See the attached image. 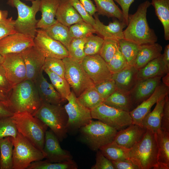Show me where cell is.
Masks as SVG:
<instances>
[{"instance_id": "be15d7a7", "label": "cell", "mask_w": 169, "mask_h": 169, "mask_svg": "<svg viewBox=\"0 0 169 169\" xmlns=\"http://www.w3.org/2000/svg\"><path fill=\"white\" fill-rule=\"evenodd\" d=\"M4 60L3 56L0 55V64H2Z\"/></svg>"}, {"instance_id": "83f0119b", "label": "cell", "mask_w": 169, "mask_h": 169, "mask_svg": "<svg viewBox=\"0 0 169 169\" xmlns=\"http://www.w3.org/2000/svg\"><path fill=\"white\" fill-rule=\"evenodd\" d=\"M162 50L161 46L157 43L141 45L133 66L139 70L159 56Z\"/></svg>"}, {"instance_id": "e0dca14e", "label": "cell", "mask_w": 169, "mask_h": 169, "mask_svg": "<svg viewBox=\"0 0 169 169\" xmlns=\"http://www.w3.org/2000/svg\"><path fill=\"white\" fill-rule=\"evenodd\" d=\"M169 87L161 82L150 97L129 112L132 124L140 125L143 119L150 111L152 107L160 99L169 94Z\"/></svg>"}, {"instance_id": "ffe728a7", "label": "cell", "mask_w": 169, "mask_h": 169, "mask_svg": "<svg viewBox=\"0 0 169 169\" xmlns=\"http://www.w3.org/2000/svg\"><path fill=\"white\" fill-rule=\"evenodd\" d=\"M43 69L34 82L40 98L43 103L61 105L66 100L62 98L51 84L49 83L43 74Z\"/></svg>"}, {"instance_id": "8992f818", "label": "cell", "mask_w": 169, "mask_h": 169, "mask_svg": "<svg viewBox=\"0 0 169 169\" xmlns=\"http://www.w3.org/2000/svg\"><path fill=\"white\" fill-rule=\"evenodd\" d=\"M79 130L81 141L95 151L113 141L118 131L99 120H93Z\"/></svg>"}, {"instance_id": "cb8c5ba5", "label": "cell", "mask_w": 169, "mask_h": 169, "mask_svg": "<svg viewBox=\"0 0 169 169\" xmlns=\"http://www.w3.org/2000/svg\"><path fill=\"white\" fill-rule=\"evenodd\" d=\"M60 0H40L39 11L42 15L37 28L45 29L57 22L55 18Z\"/></svg>"}, {"instance_id": "44dd1931", "label": "cell", "mask_w": 169, "mask_h": 169, "mask_svg": "<svg viewBox=\"0 0 169 169\" xmlns=\"http://www.w3.org/2000/svg\"><path fill=\"white\" fill-rule=\"evenodd\" d=\"M146 130V129L139 125L132 124L127 128L117 131L114 141L129 149L141 139Z\"/></svg>"}, {"instance_id": "f1b7e54d", "label": "cell", "mask_w": 169, "mask_h": 169, "mask_svg": "<svg viewBox=\"0 0 169 169\" xmlns=\"http://www.w3.org/2000/svg\"><path fill=\"white\" fill-rule=\"evenodd\" d=\"M165 96L160 99L156 103L153 111L149 112L145 116L141 122V126L154 133H156L159 130L161 129V119Z\"/></svg>"}, {"instance_id": "f35d334b", "label": "cell", "mask_w": 169, "mask_h": 169, "mask_svg": "<svg viewBox=\"0 0 169 169\" xmlns=\"http://www.w3.org/2000/svg\"><path fill=\"white\" fill-rule=\"evenodd\" d=\"M118 42L120 51L128 64L133 66L141 45L124 38L120 39Z\"/></svg>"}, {"instance_id": "91938a15", "label": "cell", "mask_w": 169, "mask_h": 169, "mask_svg": "<svg viewBox=\"0 0 169 169\" xmlns=\"http://www.w3.org/2000/svg\"><path fill=\"white\" fill-rule=\"evenodd\" d=\"M162 83L166 86L169 87V72L162 77Z\"/></svg>"}, {"instance_id": "680465c9", "label": "cell", "mask_w": 169, "mask_h": 169, "mask_svg": "<svg viewBox=\"0 0 169 169\" xmlns=\"http://www.w3.org/2000/svg\"><path fill=\"white\" fill-rule=\"evenodd\" d=\"M162 54L164 62L167 71L169 72V44L166 46Z\"/></svg>"}, {"instance_id": "ee69618b", "label": "cell", "mask_w": 169, "mask_h": 169, "mask_svg": "<svg viewBox=\"0 0 169 169\" xmlns=\"http://www.w3.org/2000/svg\"><path fill=\"white\" fill-rule=\"evenodd\" d=\"M18 133L12 116L0 119V140L7 137L15 138Z\"/></svg>"}, {"instance_id": "4dcf8cb0", "label": "cell", "mask_w": 169, "mask_h": 169, "mask_svg": "<svg viewBox=\"0 0 169 169\" xmlns=\"http://www.w3.org/2000/svg\"><path fill=\"white\" fill-rule=\"evenodd\" d=\"M151 5L161 22L164 29L165 39H169V0H152Z\"/></svg>"}, {"instance_id": "e575fe53", "label": "cell", "mask_w": 169, "mask_h": 169, "mask_svg": "<svg viewBox=\"0 0 169 169\" xmlns=\"http://www.w3.org/2000/svg\"><path fill=\"white\" fill-rule=\"evenodd\" d=\"M129 150L119 145L113 141L101 147L99 150L106 157L112 161L129 158Z\"/></svg>"}, {"instance_id": "60d3db41", "label": "cell", "mask_w": 169, "mask_h": 169, "mask_svg": "<svg viewBox=\"0 0 169 169\" xmlns=\"http://www.w3.org/2000/svg\"><path fill=\"white\" fill-rule=\"evenodd\" d=\"M86 38H72L68 49L69 57L79 63L85 56L84 48Z\"/></svg>"}, {"instance_id": "7a4b0ae2", "label": "cell", "mask_w": 169, "mask_h": 169, "mask_svg": "<svg viewBox=\"0 0 169 169\" xmlns=\"http://www.w3.org/2000/svg\"><path fill=\"white\" fill-rule=\"evenodd\" d=\"M7 95L8 105L14 113L27 111L33 115L42 103L34 82L27 79L13 86Z\"/></svg>"}, {"instance_id": "484cf974", "label": "cell", "mask_w": 169, "mask_h": 169, "mask_svg": "<svg viewBox=\"0 0 169 169\" xmlns=\"http://www.w3.org/2000/svg\"><path fill=\"white\" fill-rule=\"evenodd\" d=\"M168 72L164 62L162 54H161L138 70L136 78L138 81L157 77H162Z\"/></svg>"}, {"instance_id": "f546056e", "label": "cell", "mask_w": 169, "mask_h": 169, "mask_svg": "<svg viewBox=\"0 0 169 169\" xmlns=\"http://www.w3.org/2000/svg\"><path fill=\"white\" fill-rule=\"evenodd\" d=\"M103 103L109 106L129 112L134 106L130 93L117 90L105 99Z\"/></svg>"}, {"instance_id": "6125c7cd", "label": "cell", "mask_w": 169, "mask_h": 169, "mask_svg": "<svg viewBox=\"0 0 169 169\" xmlns=\"http://www.w3.org/2000/svg\"><path fill=\"white\" fill-rule=\"evenodd\" d=\"M8 99L7 94L0 90V101L7 102Z\"/></svg>"}, {"instance_id": "d6986e66", "label": "cell", "mask_w": 169, "mask_h": 169, "mask_svg": "<svg viewBox=\"0 0 169 169\" xmlns=\"http://www.w3.org/2000/svg\"><path fill=\"white\" fill-rule=\"evenodd\" d=\"M162 77L137 81L130 92L134 106L136 107L150 97L161 83Z\"/></svg>"}, {"instance_id": "52a82bcc", "label": "cell", "mask_w": 169, "mask_h": 169, "mask_svg": "<svg viewBox=\"0 0 169 169\" xmlns=\"http://www.w3.org/2000/svg\"><path fill=\"white\" fill-rule=\"evenodd\" d=\"M32 5L29 6L20 0H12L8 4L15 8L18 17L15 20L14 27L16 32L30 36L34 38L37 29L38 20L36 15L39 11L40 0H33Z\"/></svg>"}, {"instance_id": "4fadbf2b", "label": "cell", "mask_w": 169, "mask_h": 169, "mask_svg": "<svg viewBox=\"0 0 169 169\" xmlns=\"http://www.w3.org/2000/svg\"><path fill=\"white\" fill-rule=\"evenodd\" d=\"M81 63L94 84L111 78L112 73L107 63L99 54L85 56Z\"/></svg>"}, {"instance_id": "603a6c76", "label": "cell", "mask_w": 169, "mask_h": 169, "mask_svg": "<svg viewBox=\"0 0 169 169\" xmlns=\"http://www.w3.org/2000/svg\"><path fill=\"white\" fill-rule=\"evenodd\" d=\"M138 70L133 66L128 65L122 70L112 74L111 79L114 81L117 90L130 93L137 81Z\"/></svg>"}, {"instance_id": "ac0fdd59", "label": "cell", "mask_w": 169, "mask_h": 169, "mask_svg": "<svg viewBox=\"0 0 169 169\" xmlns=\"http://www.w3.org/2000/svg\"><path fill=\"white\" fill-rule=\"evenodd\" d=\"M26 71V79L34 82L43 67L45 58L34 46L20 53Z\"/></svg>"}, {"instance_id": "ba28073f", "label": "cell", "mask_w": 169, "mask_h": 169, "mask_svg": "<svg viewBox=\"0 0 169 169\" xmlns=\"http://www.w3.org/2000/svg\"><path fill=\"white\" fill-rule=\"evenodd\" d=\"M11 139L14 147L13 169H27L32 162L44 158L43 152L19 132Z\"/></svg>"}, {"instance_id": "f6af8a7d", "label": "cell", "mask_w": 169, "mask_h": 169, "mask_svg": "<svg viewBox=\"0 0 169 169\" xmlns=\"http://www.w3.org/2000/svg\"><path fill=\"white\" fill-rule=\"evenodd\" d=\"M46 69L64 78L65 67L62 59L58 58H45L43 69Z\"/></svg>"}, {"instance_id": "7402d4cb", "label": "cell", "mask_w": 169, "mask_h": 169, "mask_svg": "<svg viewBox=\"0 0 169 169\" xmlns=\"http://www.w3.org/2000/svg\"><path fill=\"white\" fill-rule=\"evenodd\" d=\"M95 23L93 26L96 33L104 38H112L119 40L124 38L123 29L126 25L117 18L108 25L104 24L100 20L98 14H95Z\"/></svg>"}, {"instance_id": "d6a6232c", "label": "cell", "mask_w": 169, "mask_h": 169, "mask_svg": "<svg viewBox=\"0 0 169 169\" xmlns=\"http://www.w3.org/2000/svg\"><path fill=\"white\" fill-rule=\"evenodd\" d=\"M43 30L52 38L61 43L68 50L72 39L70 34L69 27L57 21Z\"/></svg>"}, {"instance_id": "7c38bea8", "label": "cell", "mask_w": 169, "mask_h": 169, "mask_svg": "<svg viewBox=\"0 0 169 169\" xmlns=\"http://www.w3.org/2000/svg\"><path fill=\"white\" fill-rule=\"evenodd\" d=\"M33 42L34 47L45 58L63 59L69 57L66 48L59 42L50 37L42 29H37Z\"/></svg>"}, {"instance_id": "277c9868", "label": "cell", "mask_w": 169, "mask_h": 169, "mask_svg": "<svg viewBox=\"0 0 169 169\" xmlns=\"http://www.w3.org/2000/svg\"><path fill=\"white\" fill-rule=\"evenodd\" d=\"M12 118L18 132L43 153L47 125L27 111L14 113Z\"/></svg>"}, {"instance_id": "3957f363", "label": "cell", "mask_w": 169, "mask_h": 169, "mask_svg": "<svg viewBox=\"0 0 169 169\" xmlns=\"http://www.w3.org/2000/svg\"><path fill=\"white\" fill-rule=\"evenodd\" d=\"M157 154L155 133L146 129L141 139L129 149L128 156L140 169H159Z\"/></svg>"}, {"instance_id": "816d5d0a", "label": "cell", "mask_w": 169, "mask_h": 169, "mask_svg": "<svg viewBox=\"0 0 169 169\" xmlns=\"http://www.w3.org/2000/svg\"><path fill=\"white\" fill-rule=\"evenodd\" d=\"M162 115L161 122V129L169 133V94L165 97Z\"/></svg>"}, {"instance_id": "4316f807", "label": "cell", "mask_w": 169, "mask_h": 169, "mask_svg": "<svg viewBox=\"0 0 169 169\" xmlns=\"http://www.w3.org/2000/svg\"><path fill=\"white\" fill-rule=\"evenodd\" d=\"M159 169H169V133L159 130L155 133Z\"/></svg>"}, {"instance_id": "db71d44e", "label": "cell", "mask_w": 169, "mask_h": 169, "mask_svg": "<svg viewBox=\"0 0 169 169\" xmlns=\"http://www.w3.org/2000/svg\"><path fill=\"white\" fill-rule=\"evenodd\" d=\"M115 169H140L129 158L116 161H112Z\"/></svg>"}, {"instance_id": "ab89813d", "label": "cell", "mask_w": 169, "mask_h": 169, "mask_svg": "<svg viewBox=\"0 0 169 169\" xmlns=\"http://www.w3.org/2000/svg\"><path fill=\"white\" fill-rule=\"evenodd\" d=\"M69 28L72 38H86L90 35L96 33L92 25L83 21L74 24Z\"/></svg>"}, {"instance_id": "8d00e7d4", "label": "cell", "mask_w": 169, "mask_h": 169, "mask_svg": "<svg viewBox=\"0 0 169 169\" xmlns=\"http://www.w3.org/2000/svg\"><path fill=\"white\" fill-rule=\"evenodd\" d=\"M43 70L48 75L51 84L63 98L67 100L71 91L70 86L65 78H63L56 74L46 69Z\"/></svg>"}, {"instance_id": "8fae6325", "label": "cell", "mask_w": 169, "mask_h": 169, "mask_svg": "<svg viewBox=\"0 0 169 169\" xmlns=\"http://www.w3.org/2000/svg\"><path fill=\"white\" fill-rule=\"evenodd\" d=\"M64 106L68 115V132L75 131L90 123L92 120L90 110L81 104L72 90Z\"/></svg>"}, {"instance_id": "9c48e42d", "label": "cell", "mask_w": 169, "mask_h": 169, "mask_svg": "<svg viewBox=\"0 0 169 169\" xmlns=\"http://www.w3.org/2000/svg\"><path fill=\"white\" fill-rule=\"evenodd\" d=\"M62 60L65 67L64 78L77 97L95 84L84 70L81 63L66 57Z\"/></svg>"}, {"instance_id": "bcb514c9", "label": "cell", "mask_w": 169, "mask_h": 169, "mask_svg": "<svg viewBox=\"0 0 169 169\" xmlns=\"http://www.w3.org/2000/svg\"><path fill=\"white\" fill-rule=\"evenodd\" d=\"M107 64L112 74L118 72L129 65L123 55L120 47L112 59Z\"/></svg>"}, {"instance_id": "7bdbcfd3", "label": "cell", "mask_w": 169, "mask_h": 169, "mask_svg": "<svg viewBox=\"0 0 169 169\" xmlns=\"http://www.w3.org/2000/svg\"><path fill=\"white\" fill-rule=\"evenodd\" d=\"M99 55L107 64L119 48L118 41L112 38L104 39Z\"/></svg>"}, {"instance_id": "30bf717a", "label": "cell", "mask_w": 169, "mask_h": 169, "mask_svg": "<svg viewBox=\"0 0 169 169\" xmlns=\"http://www.w3.org/2000/svg\"><path fill=\"white\" fill-rule=\"evenodd\" d=\"M90 111L92 119H97L117 131L132 123L129 112L109 106L103 103Z\"/></svg>"}, {"instance_id": "7dc6e473", "label": "cell", "mask_w": 169, "mask_h": 169, "mask_svg": "<svg viewBox=\"0 0 169 169\" xmlns=\"http://www.w3.org/2000/svg\"><path fill=\"white\" fill-rule=\"evenodd\" d=\"M94 86L98 92L104 100L117 90L115 83L111 79L95 84Z\"/></svg>"}, {"instance_id": "e7e4bbea", "label": "cell", "mask_w": 169, "mask_h": 169, "mask_svg": "<svg viewBox=\"0 0 169 169\" xmlns=\"http://www.w3.org/2000/svg\"><path fill=\"white\" fill-rule=\"evenodd\" d=\"M12 0H7V3H8L9 2H10ZM26 0V1H32V0Z\"/></svg>"}, {"instance_id": "681fc988", "label": "cell", "mask_w": 169, "mask_h": 169, "mask_svg": "<svg viewBox=\"0 0 169 169\" xmlns=\"http://www.w3.org/2000/svg\"><path fill=\"white\" fill-rule=\"evenodd\" d=\"M96 162L91 169H115L112 162L106 157L100 150L96 151Z\"/></svg>"}, {"instance_id": "f5cc1de1", "label": "cell", "mask_w": 169, "mask_h": 169, "mask_svg": "<svg viewBox=\"0 0 169 169\" xmlns=\"http://www.w3.org/2000/svg\"><path fill=\"white\" fill-rule=\"evenodd\" d=\"M12 87L7 79L4 68L0 64V90L8 94Z\"/></svg>"}, {"instance_id": "9f6ffc18", "label": "cell", "mask_w": 169, "mask_h": 169, "mask_svg": "<svg viewBox=\"0 0 169 169\" xmlns=\"http://www.w3.org/2000/svg\"><path fill=\"white\" fill-rule=\"evenodd\" d=\"M7 102L0 101V119L12 116L14 114Z\"/></svg>"}, {"instance_id": "d4e9b609", "label": "cell", "mask_w": 169, "mask_h": 169, "mask_svg": "<svg viewBox=\"0 0 169 169\" xmlns=\"http://www.w3.org/2000/svg\"><path fill=\"white\" fill-rule=\"evenodd\" d=\"M57 21L68 27L83 21L69 0H60L56 13Z\"/></svg>"}, {"instance_id": "6f0895ef", "label": "cell", "mask_w": 169, "mask_h": 169, "mask_svg": "<svg viewBox=\"0 0 169 169\" xmlns=\"http://www.w3.org/2000/svg\"><path fill=\"white\" fill-rule=\"evenodd\" d=\"M83 5L87 11L91 15H94L96 9L95 5L91 0H78Z\"/></svg>"}, {"instance_id": "d590c367", "label": "cell", "mask_w": 169, "mask_h": 169, "mask_svg": "<svg viewBox=\"0 0 169 169\" xmlns=\"http://www.w3.org/2000/svg\"><path fill=\"white\" fill-rule=\"evenodd\" d=\"M77 99L81 104L90 110L102 103L104 100L94 86L86 89Z\"/></svg>"}, {"instance_id": "c3c4849f", "label": "cell", "mask_w": 169, "mask_h": 169, "mask_svg": "<svg viewBox=\"0 0 169 169\" xmlns=\"http://www.w3.org/2000/svg\"><path fill=\"white\" fill-rule=\"evenodd\" d=\"M73 7L82 18L83 21L93 26L95 20L92 16L87 11L83 5L78 0H69Z\"/></svg>"}, {"instance_id": "836d02e7", "label": "cell", "mask_w": 169, "mask_h": 169, "mask_svg": "<svg viewBox=\"0 0 169 169\" xmlns=\"http://www.w3.org/2000/svg\"><path fill=\"white\" fill-rule=\"evenodd\" d=\"M13 147L11 137L0 140V169H13Z\"/></svg>"}, {"instance_id": "5b68a950", "label": "cell", "mask_w": 169, "mask_h": 169, "mask_svg": "<svg viewBox=\"0 0 169 169\" xmlns=\"http://www.w3.org/2000/svg\"><path fill=\"white\" fill-rule=\"evenodd\" d=\"M45 124L54 133L60 141L67 136L68 116L64 107L42 102L33 115Z\"/></svg>"}, {"instance_id": "74e56055", "label": "cell", "mask_w": 169, "mask_h": 169, "mask_svg": "<svg viewBox=\"0 0 169 169\" xmlns=\"http://www.w3.org/2000/svg\"><path fill=\"white\" fill-rule=\"evenodd\" d=\"M77 163L73 160L59 162L40 160L32 162L27 169H77Z\"/></svg>"}, {"instance_id": "1f68e13d", "label": "cell", "mask_w": 169, "mask_h": 169, "mask_svg": "<svg viewBox=\"0 0 169 169\" xmlns=\"http://www.w3.org/2000/svg\"><path fill=\"white\" fill-rule=\"evenodd\" d=\"M95 2L98 14L108 18H113L124 22L122 11L114 0H93Z\"/></svg>"}, {"instance_id": "94428289", "label": "cell", "mask_w": 169, "mask_h": 169, "mask_svg": "<svg viewBox=\"0 0 169 169\" xmlns=\"http://www.w3.org/2000/svg\"><path fill=\"white\" fill-rule=\"evenodd\" d=\"M8 12L7 10H0V21L8 18Z\"/></svg>"}, {"instance_id": "9a60e30c", "label": "cell", "mask_w": 169, "mask_h": 169, "mask_svg": "<svg viewBox=\"0 0 169 169\" xmlns=\"http://www.w3.org/2000/svg\"><path fill=\"white\" fill-rule=\"evenodd\" d=\"M59 140L50 129L46 131L43 153L46 161L50 162H59L72 160L70 152L61 148Z\"/></svg>"}, {"instance_id": "f907efd6", "label": "cell", "mask_w": 169, "mask_h": 169, "mask_svg": "<svg viewBox=\"0 0 169 169\" xmlns=\"http://www.w3.org/2000/svg\"><path fill=\"white\" fill-rule=\"evenodd\" d=\"M13 17H10L0 21V40L8 35L17 33Z\"/></svg>"}, {"instance_id": "2e32d148", "label": "cell", "mask_w": 169, "mask_h": 169, "mask_svg": "<svg viewBox=\"0 0 169 169\" xmlns=\"http://www.w3.org/2000/svg\"><path fill=\"white\" fill-rule=\"evenodd\" d=\"M34 46L33 38L19 33L8 35L0 40V55L20 53Z\"/></svg>"}, {"instance_id": "6da1fadb", "label": "cell", "mask_w": 169, "mask_h": 169, "mask_svg": "<svg viewBox=\"0 0 169 169\" xmlns=\"http://www.w3.org/2000/svg\"><path fill=\"white\" fill-rule=\"evenodd\" d=\"M151 5L150 2L146 0L140 4L134 14H129L127 27L123 31L124 39L141 45L157 42V37L149 27L146 18L147 9Z\"/></svg>"}, {"instance_id": "5bb4252c", "label": "cell", "mask_w": 169, "mask_h": 169, "mask_svg": "<svg viewBox=\"0 0 169 169\" xmlns=\"http://www.w3.org/2000/svg\"><path fill=\"white\" fill-rule=\"evenodd\" d=\"M3 56L4 60L2 65L12 87L26 79V69L21 54H9Z\"/></svg>"}, {"instance_id": "11a10c76", "label": "cell", "mask_w": 169, "mask_h": 169, "mask_svg": "<svg viewBox=\"0 0 169 169\" xmlns=\"http://www.w3.org/2000/svg\"><path fill=\"white\" fill-rule=\"evenodd\" d=\"M121 7L124 18V22L127 26L128 24L129 11L130 7L134 0H114Z\"/></svg>"}, {"instance_id": "b9f144b4", "label": "cell", "mask_w": 169, "mask_h": 169, "mask_svg": "<svg viewBox=\"0 0 169 169\" xmlns=\"http://www.w3.org/2000/svg\"><path fill=\"white\" fill-rule=\"evenodd\" d=\"M104 40L102 37L93 34L88 36L84 45V52L85 56L99 54Z\"/></svg>"}]
</instances>
